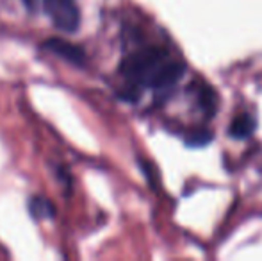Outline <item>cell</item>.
<instances>
[{
	"label": "cell",
	"instance_id": "cell-2",
	"mask_svg": "<svg viewBox=\"0 0 262 261\" xmlns=\"http://www.w3.org/2000/svg\"><path fill=\"white\" fill-rule=\"evenodd\" d=\"M43 9L57 31L75 32L80 25V9L75 0H43Z\"/></svg>",
	"mask_w": 262,
	"mask_h": 261
},
{
	"label": "cell",
	"instance_id": "cell-5",
	"mask_svg": "<svg viewBox=\"0 0 262 261\" xmlns=\"http://www.w3.org/2000/svg\"><path fill=\"white\" fill-rule=\"evenodd\" d=\"M255 131V120L250 115H239L234 118L230 126V136L237 139H245L248 136H252V132Z\"/></svg>",
	"mask_w": 262,
	"mask_h": 261
},
{
	"label": "cell",
	"instance_id": "cell-8",
	"mask_svg": "<svg viewBox=\"0 0 262 261\" xmlns=\"http://www.w3.org/2000/svg\"><path fill=\"white\" fill-rule=\"evenodd\" d=\"M210 139H212V136H210L209 131H200V132H194V134L187 139V143H189V145H194V147H204L205 143L210 142Z\"/></svg>",
	"mask_w": 262,
	"mask_h": 261
},
{
	"label": "cell",
	"instance_id": "cell-4",
	"mask_svg": "<svg viewBox=\"0 0 262 261\" xmlns=\"http://www.w3.org/2000/svg\"><path fill=\"white\" fill-rule=\"evenodd\" d=\"M43 49L75 66H84V63H86V52L79 45H73V43L66 42L62 38H49L43 43Z\"/></svg>",
	"mask_w": 262,
	"mask_h": 261
},
{
	"label": "cell",
	"instance_id": "cell-6",
	"mask_svg": "<svg viewBox=\"0 0 262 261\" xmlns=\"http://www.w3.org/2000/svg\"><path fill=\"white\" fill-rule=\"evenodd\" d=\"M29 211L32 213L34 218H52L55 215V209L52 202L45 197H32L29 200Z\"/></svg>",
	"mask_w": 262,
	"mask_h": 261
},
{
	"label": "cell",
	"instance_id": "cell-1",
	"mask_svg": "<svg viewBox=\"0 0 262 261\" xmlns=\"http://www.w3.org/2000/svg\"><path fill=\"white\" fill-rule=\"evenodd\" d=\"M166 59H168V50L166 49H162V47H146V49L125 57L120 66V72L132 83L145 86L146 79L152 75L154 70L161 63H164Z\"/></svg>",
	"mask_w": 262,
	"mask_h": 261
},
{
	"label": "cell",
	"instance_id": "cell-3",
	"mask_svg": "<svg viewBox=\"0 0 262 261\" xmlns=\"http://www.w3.org/2000/svg\"><path fill=\"white\" fill-rule=\"evenodd\" d=\"M184 66L179 61H168L161 63L156 70L152 72V75L146 79L145 86L154 88V90H162V88H169L182 77Z\"/></svg>",
	"mask_w": 262,
	"mask_h": 261
},
{
	"label": "cell",
	"instance_id": "cell-9",
	"mask_svg": "<svg viewBox=\"0 0 262 261\" xmlns=\"http://www.w3.org/2000/svg\"><path fill=\"white\" fill-rule=\"evenodd\" d=\"M24 2V6L27 7L29 11H34L36 9V4H38V0H21Z\"/></svg>",
	"mask_w": 262,
	"mask_h": 261
},
{
	"label": "cell",
	"instance_id": "cell-7",
	"mask_svg": "<svg viewBox=\"0 0 262 261\" xmlns=\"http://www.w3.org/2000/svg\"><path fill=\"white\" fill-rule=\"evenodd\" d=\"M200 102L205 109H210V111L216 109V95L210 88H204V91L200 93Z\"/></svg>",
	"mask_w": 262,
	"mask_h": 261
}]
</instances>
